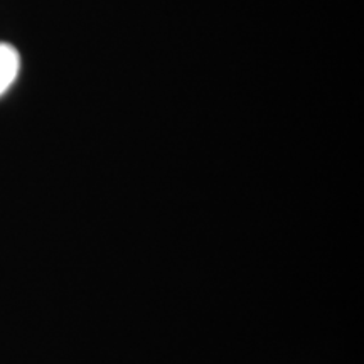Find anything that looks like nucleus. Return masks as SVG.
<instances>
[{"mask_svg": "<svg viewBox=\"0 0 364 364\" xmlns=\"http://www.w3.org/2000/svg\"><path fill=\"white\" fill-rule=\"evenodd\" d=\"M19 53L9 44H0V95L9 90L19 73Z\"/></svg>", "mask_w": 364, "mask_h": 364, "instance_id": "nucleus-1", "label": "nucleus"}]
</instances>
